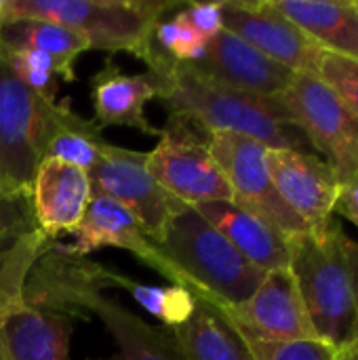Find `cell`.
Returning <instances> with one entry per match:
<instances>
[{
	"instance_id": "cell-1",
	"label": "cell",
	"mask_w": 358,
	"mask_h": 360,
	"mask_svg": "<svg viewBox=\"0 0 358 360\" xmlns=\"http://www.w3.org/2000/svg\"><path fill=\"white\" fill-rule=\"evenodd\" d=\"M148 72L160 80L158 101L169 116L184 118L209 133L249 137L268 150L312 152L308 139L291 124L274 97H260L224 86L203 76L192 63H181L162 53L154 40L141 57Z\"/></svg>"
},
{
	"instance_id": "cell-2",
	"label": "cell",
	"mask_w": 358,
	"mask_h": 360,
	"mask_svg": "<svg viewBox=\"0 0 358 360\" xmlns=\"http://www.w3.org/2000/svg\"><path fill=\"white\" fill-rule=\"evenodd\" d=\"M23 300L70 316H95L116 346L108 360H186L169 329L146 323L110 297L89 274V259L68 257L55 243L32 268Z\"/></svg>"
},
{
	"instance_id": "cell-3",
	"label": "cell",
	"mask_w": 358,
	"mask_h": 360,
	"mask_svg": "<svg viewBox=\"0 0 358 360\" xmlns=\"http://www.w3.org/2000/svg\"><path fill=\"white\" fill-rule=\"evenodd\" d=\"M344 228L331 219L289 240V270L321 344L342 350L358 340V308L352 272L344 253Z\"/></svg>"
},
{
	"instance_id": "cell-4",
	"label": "cell",
	"mask_w": 358,
	"mask_h": 360,
	"mask_svg": "<svg viewBox=\"0 0 358 360\" xmlns=\"http://www.w3.org/2000/svg\"><path fill=\"white\" fill-rule=\"evenodd\" d=\"M156 247L175 268L186 289L207 295L219 306L230 308L247 302L266 276L188 205L171 217Z\"/></svg>"
},
{
	"instance_id": "cell-5",
	"label": "cell",
	"mask_w": 358,
	"mask_h": 360,
	"mask_svg": "<svg viewBox=\"0 0 358 360\" xmlns=\"http://www.w3.org/2000/svg\"><path fill=\"white\" fill-rule=\"evenodd\" d=\"M175 0H2L0 23L42 19L78 32L91 51L129 53L141 61Z\"/></svg>"
},
{
	"instance_id": "cell-6",
	"label": "cell",
	"mask_w": 358,
	"mask_h": 360,
	"mask_svg": "<svg viewBox=\"0 0 358 360\" xmlns=\"http://www.w3.org/2000/svg\"><path fill=\"white\" fill-rule=\"evenodd\" d=\"M57 101L30 91L0 57V184L30 202L34 175L44 160Z\"/></svg>"
},
{
	"instance_id": "cell-7",
	"label": "cell",
	"mask_w": 358,
	"mask_h": 360,
	"mask_svg": "<svg viewBox=\"0 0 358 360\" xmlns=\"http://www.w3.org/2000/svg\"><path fill=\"white\" fill-rule=\"evenodd\" d=\"M285 122L295 127L346 184L358 173V120L335 91L319 76L295 74L291 84L274 97Z\"/></svg>"
},
{
	"instance_id": "cell-8",
	"label": "cell",
	"mask_w": 358,
	"mask_h": 360,
	"mask_svg": "<svg viewBox=\"0 0 358 360\" xmlns=\"http://www.w3.org/2000/svg\"><path fill=\"white\" fill-rule=\"evenodd\" d=\"M148 169L171 196L188 207L232 202V190L209 152L207 133L184 118H167L158 143L148 152Z\"/></svg>"
},
{
	"instance_id": "cell-9",
	"label": "cell",
	"mask_w": 358,
	"mask_h": 360,
	"mask_svg": "<svg viewBox=\"0 0 358 360\" xmlns=\"http://www.w3.org/2000/svg\"><path fill=\"white\" fill-rule=\"evenodd\" d=\"M207 143L232 190L234 205L266 221L287 240L310 232L279 194L268 169L266 146L232 133H209Z\"/></svg>"
},
{
	"instance_id": "cell-10",
	"label": "cell",
	"mask_w": 358,
	"mask_h": 360,
	"mask_svg": "<svg viewBox=\"0 0 358 360\" xmlns=\"http://www.w3.org/2000/svg\"><path fill=\"white\" fill-rule=\"evenodd\" d=\"M91 188L127 207L156 243L171 217L184 207L150 173L148 152L108 143L89 173Z\"/></svg>"
},
{
	"instance_id": "cell-11",
	"label": "cell",
	"mask_w": 358,
	"mask_h": 360,
	"mask_svg": "<svg viewBox=\"0 0 358 360\" xmlns=\"http://www.w3.org/2000/svg\"><path fill=\"white\" fill-rule=\"evenodd\" d=\"M103 247H116V249L129 251L139 262H143L154 272H158L162 278H167L169 285L184 287L179 274L160 255L156 243L150 238V234L143 230L137 217L114 198L93 190L84 217L78 230L72 234V243L70 245L55 243V249L68 257L87 259L91 253Z\"/></svg>"
},
{
	"instance_id": "cell-12",
	"label": "cell",
	"mask_w": 358,
	"mask_h": 360,
	"mask_svg": "<svg viewBox=\"0 0 358 360\" xmlns=\"http://www.w3.org/2000/svg\"><path fill=\"white\" fill-rule=\"evenodd\" d=\"M222 17L224 30L241 36L272 61L295 74L319 76L325 51L293 21L274 11L268 0H224Z\"/></svg>"
},
{
	"instance_id": "cell-13",
	"label": "cell",
	"mask_w": 358,
	"mask_h": 360,
	"mask_svg": "<svg viewBox=\"0 0 358 360\" xmlns=\"http://www.w3.org/2000/svg\"><path fill=\"white\" fill-rule=\"evenodd\" d=\"M222 308L249 340L270 344L319 342L289 268L268 272L247 302Z\"/></svg>"
},
{
	"instance_id": "cell-14",
	"label": "cell",
	"mask_w": 358,
	"mask_h": 360,
	"mask_svg": "<svg viewBox=\"0 0 358 360\" xmlns=\"http://www.w3.org/2000/svg\"><path fill=\"white\" fill-rule=\"evenodd\" d=\"M266 160L272 181L289 209L310 230L327 228L342 190L335 171L312 152L268 150Z\"/></svg>"
},
{
	"instance_id": "cell-15",
	"label": "cell",
	"mask_w": 358,
	"mask_h": 360,
	"mask_svg": "<svg viewBox=\"0 0 358 360\" xmlns=\"http://www.w3.org/2000/svg\"><path fill=\"white\" fill-rule=\"evenodd\" d=\"M192 65L224 86L260 97H279L295 78V72L272 61L228 30H222L209 42L205 57Z\"/></svg>"
},
{
	"instance_id": "cell-16",
	"label": "cell",
	"mask_w": 358,
	"mask_h": 360,
	"mask_svg": "<svg viewBox=\"0 0 358 360\" xmlns=\"http://www.w3.org/2000/svg\"><path fill=\"white\" fill-rule=\"evenodd\" d=\"M91 194V179L82 169L57 158H44L34 175L30 194L36 230L49 240H57L59 234H74Z\"/></svg>"
},
{
	"instance_id": "cell-17",
	"label": "cell",
	"mask_w": 358,
	"mask_h": 360,
	"mask_svg": "<svg viewBox=\"0 0 358 360\" xmlns=\"http://www.w3.org/2000/svg\"><path fill=\"white\" fill-rule=\"evenodd\" d=\"M89 84L97 127H129L152 137L160 135V129L154 127L146 114L148 101L158 99L160 93V80L152 72L127 74L108 57L91 76Z\"/></svg>"
},
{
	"instance_id": "cell-18",
	"label": "cell",
	"mask_w": 358,
	"mask_h": 360,
	"mask_svg": "<svg viewBox=\"0 0 358 360\" xmlns=\"http://www.w3.org/2000/svg\"><path fill=\"white\" fill-rule=\"evenodd\" d=\"M74 316L25 300L0 314V344L8 360H70Z\"/></svg>"
},
{
	"instance_id": "cell-19",
	"label": "cell",
	"mask_w": 358,
	"mask_h": 360,
	"mask_svg": "<svg viewBox=\"0 0 358 360\" xmlns=\"http://www.w3.org/2000/svg\"><path fill=\"white\" fill-rule=\"evenodd\" d=\"M194 209L205 219H209L232 243V247L262 272L268 274L289 268V240L243 207L230 200H217L198 205Z\"/></svg>"
},
{
	"instance_id": "cell-20",
	"label": "cell",
	"mask_w": 358,
	"mask_h": 360,
	"mask_svg": "<svg viewBox=\"0 0 358 360\" xmlns=\"http://www.w3.org/2000/svg\"><path fill=\"white\" fill-rule=\"evenodd\" d=\"M169 331L186 360H255L243 331L207 295L196 293L190 319Z\"/></svg>"
},
{
	"instance_id": "cell-21",
	"label": "cell",
	"mask_w": 358,
	"mask_h": 360,
	"mask_svg": "<svg viewBox=\"0 0 358 360\" xmlns=\"http://www.w3.org/2000/svg\"><path fill=\"white\" fill-rule=\"evenodd\" d=\"M325 53L358 61V4L333 0H268Z\"/></svg>"
},
{
	"instance_id": "cell-22",
	"label": "cell",
	"mask_w": 358,
	"mask_h": 360,
	"mask_svg": "<svg viewBox=\"0 0 358 360\" xmlns=\"http://www.w3.org/2000/svg\"><path fill=\"white\" fill-rule=\"evenodd\" d=\"M15 49L49 57L65 82H76V61L84 51H91L78 32L42 19H15L0 23V51Z\"/></svg>"
},
{
	"instance_id": "cell-23",
	"label": "cell",
	"mask_w": 358,
	"mask_h": 360,
	"mask_svg": "<svg viewBox=\"0 0 358 360\" xmlns=\"http://www.w3.org/2000/svg\"><path fill=\"white\" fill-rule=\"evenodd\" d=\"M89 274L101 289H120L127 295H131L148 314L162 321L165 329H173L186 323L196 306V293H192L186 287H177V285L154 287L141 281H133L110 268H103L101 264L91 259H89Z\"/></svg>"
},
{
	"instance_id": "cell-24",
	"label": "cell",
	"mask_w": 358,
	"mask_h": 360,
	"mask_svg": "<svg viewBox=\"0 0 358 360\" xmlns=\"http://www.w3.org/2000/svg\"><path fill=\"white\" fill-rule=\"evenodd\" d=\"M68 101L70 99L57 101L44 158L63 160L89 175L110 141L103 137V129L97 127L95 120H87L76 114Z\"/></svg>"
},
{
	"instance_id": "cell-25",
	"label": "cell",
	"mask_w": 358,
	"mask_h": 360,
	"mask_svg": "<svg viewBox=\"0 0 358 360\" xmlns=\"http://www.w3.org/2000/svg\"><path fill=\"white\" fill-rule=\"evenodd\" d=\"M38 230L0 247V314L15 302L23 300V289L36 262L53 247Z\"/></svg>"
},
{
	"instance_id": "cell-26",
	"label": "cell",
	"mask_w": 358,
	"mask_h": 360,
	"mask_svg": "<svg viewBox=\"0 0 358 360\" xmlns=\"http://www.w3.org/2000/svg\"><path fill=\"white\" fill-rule=\"evenodd\" d=\"M0 57L11 65L15 76L30 91H34L38 97L46 101H57L61 76H59L57 65L49 57L34 53V51H25V49L0 51Z\"/></svg>"
},
{
	"instance_id": "cell-27",
	"label": "cell",
	"mask_w": 358,
	"mask_h": 360,
	"mask_svg": "<svg viewBox=\"0 0 358 360\" xmlns=\"http://www.w3.org/2000/svg\"><path fill=\"white\" fill-rule=\"evenodd\" d=\"M154 44L167 53L171 59L181 61V63H198L211 40L203 38L188 21L186 17L179 13H175L171 19L167 21H158L152 34Z\"/></svg>"
},
{
	"instance_id": "cell-28",
	"label": "cell",
	"mask_w": 358,
	"mask_h": 360,
	"mask_svg": "<svg viewBox=\"0 0 358 360\" xmlns=\"http://www.w3.org/2000/svg\"><path fill=\"white\" fill-rule=\"evenodd\" d=\"M319 78L335 91V95L358 120V61L333 53H323Z\"/></svg>"
},
{
	"instance_id": "cell-29",
	"label": "cell",
	"mask_w": 358,
	"mask_h": 360,
	"mask_svg": "<svg viewBox=\"0 0 358 360\" xmlns=\"http://www.w3.org/2000/svg\"><path fill=\"white\" fill-rule=\"evenodd\" d=\"M255 360H333V350L321 342H295V344H270L249 340Z\"/></svg>"
},
{
	"instance_id": "cell-30",
	"label": "cell",
	"mask_w": 358,
	"mask_h": 360,
	"mask_svg": "<svg viewBox=\"0 0 358 360\" xmlns=\"http://www.w3.org/2000/svg\"><path fill=\"white\" fill-rule=\"evenodd\" d=\"M36 230L32 207L25 200L13 198L0 184V238L2 243H13Z\"/></svg>"
},
{
	"instance_id": "cell-31",
	"label": "cell",
	"mask_w": 358,
	"mask_h": 360,
	"mask_svg": "<svg viewBox=\"0 0 358 360\" xmlns=\"http://www.w3.org/2000/svg\"><path fill=\"white\" fill-rule=\"evenodd\" d=\"M181 15L207 40H213L224 30L222 2H188Z\"/></svg>"
},
{
	"instance_id": "cell-32",
	"label": "cell",
	"mask_w": 358,
	"mask_h": 360,
	"mask_svg": "<svg viewBox=\"0 0 358 360\" xmlns=\"http://www.w3.org/2000/svg\"><path fill=\"white\" fill-rule=\"evenodd\" d=\"M335 213L344 215L350 224H354L358 228V173L352 175L346 184H342Z\"/></svg>"
},
{
	"instance_id": "cell-33",
	"label": "cell",
	"mask_w": 358,
	"mask_h": 360,
	"mask_svg": "<svg viewBox=\"0 0 358 360\" xmlns=\"http://www.w3.org/2000/svg\"><path fill=\"white\" fill-rule=\"evenodd\" d=\"M344 253L352 272V283H354V297H357V308H358V243L352 240L348 234L344 236Z\"/></svg>"
},
{
	"instance_id": "cell-34",
	"label": "cell",
	"mask_w": 358,
	"mask_h": 360,
	"mask_svg": "<svg viewBox=\"0 0 358 360\" xmlns=\"http://www.w3.org/2000/svg\"><path fill=\"white\" fill-rule=\"evenodd\" d=\"M333 360H358V340L352 342V344H348L342 350H335L333 352Z\"/></svg>"
},
{
	"instance_id": "cell-35",
	"label": "cell",
	"mask_w": 358,
	"mask_h": 360,
	"mask_svg": "<svg viewBox=\"0 0 358 360\" xmlns=\"http://www.w3.org/2000/svg\"><path fill=\"white\" fill-rule=\"evenodd\" d=\"M0 360H8L6 359V354H4V348H2V344H0Z\"/></svg>"
},
{
	"instance_id": "cell-36",
	"label": "cell",
	"mask_w": 358,
	"mask_h": 360,
	"mask_svg": "<svg viewBox=\"0 0 358 360\" xmlns=\"http://www.w3.org/2000/svg\"><path fill=\"white\" fill-rule=\"evenodd\" d=\"M2 245H6V243H2V238H0V247H2Z\"/></svg>"
},
{
	"instance_id": "cell-37",
	"label": "cell",
	"mask_w": 358,
	"mask_h": 360,
	"mask_svg": "<svg viewBox=\"0 0 358 360\" xmlns=\"http://www.w3.org/2000/svg\"><path fill=\"white\" fill-rule=\"evenodd\" d=\"M0 11H2V0H0Z\"/></svg>"
},
{
	"instance_id": "cell-38",
	"label": "cell",
	"mask_w": 358,
	"mask_h": 360,
	"mask_svg": "<svg viewBox=\"0 0 358 360\" xmlns=\"http://www.w3.org/2000/svg\"><path fill=\"white\" fill-rule=\"evenodd\" d=\"M357 4H358V0H357Z\"/></svg>"
},
{
	"instance_id": "cell-39",
	"label": "cell",
	"mask_w": 358,
	"mask_h": 360,
	"mask_svg": "<svg viewBox=\"0 0 358 360\" xmlns=\"http://www.w3.org/2000/svg\"><path fill=\"white\" fill-rule=\"evenodd\" d=\"M106 360H108V359H106Z\"/></svg>"
}]
</instances>
